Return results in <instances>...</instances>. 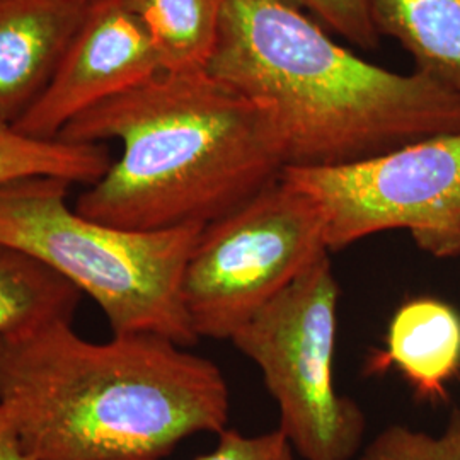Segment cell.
Wrapping results in <instances>:
<instances>
[{"instance_id": "6da1fadb", "label": "cell", "mask_w": 460, "mask_h": 460, "mask_svg": "<svg viewBox=\"0 0 460 460\" xmlns=\"http://www.w3.org/2000/svg\"><path fill=\"white\" fill-rule=\"evenodd\" d=\"M0 408L34 460H161L229 423L227 380L164 336L96 343L72 321L0 334Z\"/></svg>"}, {"instance_id": "7a4b0ae2", "label": "cell", "mask_w": 460, "mask_h": 460, "mask_svg": "<svg viewBox=\"0 0 460 460\" xmlns=\"http://www.w3.org/2000/svg\"><path fill=\"white\" fill-rule=\"evenodd\" d=\"M58 138L121 144V157L74 205L118 229L205 227L287 167L270 104L207 70L161 72L77 116Z\"/></svg>"}, {"instance_id": "3957f363", "label": "cell", "mask_w": 460, "mask_h": 460, "mask_svg": "<svg viewBox=\"0 0 460 460\" xmlns=\"http://www.w3.org/2000/svg\"><path fill=\"white\" fill-rule=\"evenodd\" d=\"M207 72L270 104L287 167L353 164L460 132V93L338 45L273 0H227Z\"/></svg>"}, {"instance_id": "277c9868", "label": "cell", "mask_w": 460, "mask_h": 460, "mask_svg": "<svg viewBox=\"0 0 460 460\" xmlns=\"http://www.w3.org/2000/svg\"><path fill=\"white\" fill-rule=\"evenodd\" d=\"M70 186L45 176L0 186V244L33 256L91 296L113 334L195 345L181 287L203 227L118 229L72 208Z\"/></svg>"}, {"instance_id": "5b68a950", "label": "cell", "mask_w": 460, "mask_h": 460, "mask_svg": "<svg viewBox=\"0 0 460 460\" xmlns=\"http://www.w3.org/2000/svg\"><path fill=\"white\" fill-rule=\"evenodd\" d=\"M338 302L328 252L230 338L261 370L279 429L304 460H353L365 437L362 408L334 385Z\"/></svg>"}, {"instance_id": "8992f818", "label": "cell", "mask_w": 460, "mask_h": 460, "mask_svg": "<svg viewBox=\"0 0 460 460\" xmlns=\"http://www.w3.org/2000/svg\"><path fill=\"white\" fill-rule=\"evenodd\" d=\"M328 252L321 208L281 176L234 212L205 226L181 287L198 340L230 341Z\"/></svg>"}, {"instance_id": "52a82bcc", "label": "cell", "mask_w": 460, "mask_h": 460, "mask_svg": "<svg viewBox=\"0 0 460 460\" xmlns=\"http://www.w3.org/2000/svg\"><path fill=\"white\" fill-rule=\"evenodd\" d=\"M324 217L329 252L406 230L428 254L460 256V132L334 167H285Z\"/></svg>"}, {"instance_id": "ba28073f", "label": "cell", "mask_w": 460, "mask_h": 460, "mask_svg": "<svg viewBox=\"0 0 460 460\" xmlns=\"http://www.w3.org/2000/svg\"><path fill=\"white\" fill-rule=\"evenodd\" d=\"M161 72L154 41L125 0H89L51 81L14 127L36 138H58L77 116Z\"/></svg>"}, {"instance_id": "9c48e42d", "label": "cell", "mask_w": 460, "mask_h": 460, "mask_svg": "<svg viewBox=\"0 0 460 460\" xmlns=\"http://www.w3.org/2000/svg\"><path fill=\"white\" fill-rule=\"evenodd\" d=\"M89 0H0V119L14 125L49 85Z\"/></svg>"}, {"instance_id": "30bf717a", "label": "cell", "mask_w": 460, "mask_h": 460, "mask_svg": "<svg viewBox=\"0 0 460 460\" xmlns=\"http://www.w3.org/2000/svg\"><path fill=\"white\" fill-rule=\"evenodd\" d=\"M395 367L416 397L447 401V384L460 370V315L442 300L421 296L395 311L387 348L372 360L370 370Z\"/></svg>"}, {"instance_id": "8fae6325", "label": "cell", "mask_w": 460, "mask_h": 460, "mask_svg": "<svg viewBox=\"0 0 460 460\" xmlns=\"http://www.w3.org/2000/svg\"><path fill=\"white\" fill-rule=\"evenodd\" d=\"M377 33L397 40L416 72L460 93V0H370Z\"/></svg>"}, {"instance_id": "7c38bea8", "label": "cell", "mask_w": 460, "mask_h": 460, "mask_svg": "<svg viewBox=\"0 0 460 460\" xmlns=\"http://www.w3.org/2000/svg\"><path fill=\"white\" fill-rule=\"evenodd\" d=\"M83 296L47 264L0 244V334L74 321Z\"/></svg>"}, {"instance_id": "4fadbf2b", "label": "cell", "mask_w": 460, "mask_h": 460, "mask_svg": "<svg viewBox=\"0 0 460 460\" xmlns=\"http://www.w3.org/2000/svg\"><path fill=\"white\" fill-rule=\"evenodd\" d=\"M150 34L164 72L207 70L227 0H125Z\"/></svg>"}, {"instance_id": "5bb4252c", "label": "cell", "mask_w": 460, "mask_h": 460, "mask_svg": "<svg viewBox=\"0 0 460 460\" xmlns=\"http://www.w3.org/2000/svg\"><path fill=\"white\" fill-rule=\"evenodd\" d=\"M113 164L104 144L36 138L0 119V186L28 178H58L93 186Z\"/></svg>"}, {"instance_id": "9a60e30c", "label": "cell", "mask_w": 460, "mask_h": 460, "mask_svg": "<svg viewBox=\"0 0 460 460\" xmlns=\"http://www.w3.org/2000/svg\"><path fill=\"white\" fill-rule=\"evenodd\" d=\"M358 460H460V408L450 412L438 435L406 425L384 428Z\"/></svg>"}, {"instance_id": "2e32d148", "label": "cell", "mask_w": 460, "mask_h": 460, "mask_svg": "<svg viewBox=\"0 0 460 460\" xmlns=\"http://www.w3.org/2000/svg\"><path fill=\"white\" fill-rule=\"evenodd\" d=\"M314 19L326 31L338 34L360 49L378 45L370 0H273Z\"/></svg>"}, {"instance_id": "e0dca14e", "label": "cell", "mask_w": 460, "mask_h": 460, "mask_svg": "<svg viewBox=\"0 0 460 460\" xmlns=\"http://www.w3.org/2000/svg\"><path fill=\"white\" fill-rule=\"evenodd\" d=\"M197 460H296V452L279 429L263 435H243L224 429L212 452Z\"/></svg>"}, {"instance_id": "ac0fdd59", "label": "cell", "mask_w": 460, "mask_h": 460, "mask_svg": "<svg viewBox=\"0 0 460 460\" xmlns=\"http://www.w3.org/2000/svg\"><path fill=\"white\" fill-rule=\"evenodd\" d=\"M0 460H34L19 442L16 429L0 408Z\"/></svg>"}]
</instances>
